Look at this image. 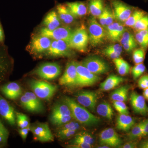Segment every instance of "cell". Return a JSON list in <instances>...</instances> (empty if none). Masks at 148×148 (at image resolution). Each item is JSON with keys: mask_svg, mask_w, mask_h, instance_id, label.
Masks as SVG:
<instances>
[{"mask_svg": "<svg viewBox=\"0 0 148 148\" xmlns=\"http://www.w3.org/2000/svg\"><path fill=\"white\" fill-rule=\"evenodd\" d=\"M143 96L146 100L148 101V88L144 89V92H143Z\"/></svg>", "mask_w": 148, "mask_h": 148, "instance_id": "60", "label": "cell"}, {"mask_svg": "<svg viewBox=\"0 0 148 148\" xmlns=\"http://www.w3.org/2000/svg\"><path fill=\"white\" fill-rule=\"evenodd\" d=\"M104 0H90L88 3V9L93 17H98L104 10Z\"/></svg>", "mask_w": 148, "mask_h": 148, "instance_id": "27", "label": "cell"}, {"mask_svg": "<svg viewBox=\"0 0 148 148\" xmlns=\"http://www.w3.org/2000/svg\"><path fill=\"white\" fill-rule=\"evenodd\" d=\"M77 87L90 86L98 82L101 78L93 73L81 63L77 62Z\"/></svg>", "mask_w": 148, "mask_h": 148, "instance_id": "8", "label": "cell"}, {"mask_svg": "<svg viewBox=\"0 0 148 148\" xmlns=\"http://www.w3.org/2000/svg\"><path fill=\"white\" fill-rule=\"evenodd\" d=\"M81 63L90 72L97 75L106 73L110 69L106 61L95 56L86 57Z\"/></svg>", "mask_w": 148, "mask_h": 148, "instance_id": "9", "label": "cell"}, {"mask_svg": "<svg viewBox=\"0 0 148 148\" xmlns=\"http://www.w3.org/2000/svg\"><path fill=\"white\" fill-rule=\"evenodd\" d=\"M4 34L2 27L0 22V43H2L4 40Z\"/></svg>", "mask_w": 148, "mask_h": 148, "instance_id": "57", "label": "cell"}, {"mask_svg": "<svg viewBox=\"0 0 148 148\" xmlns=\"http://www.w3.org/2000/svg\"><path fill=\"white\" fill-rule=\"evenodd\" d=\"M113 61L120 75H125L129 73L130 66L127 62L120 58L113 59Z\"/></svg>", "mask_w": 148, "mask_h": 148, "instance_id": "31", "label": "cell"}, {"mask_svg": "<svg viewBox=\"0 0 148 148\" xmlns=\"http://www.w3.org/2000/svg\"><path fill=\"white\" fill-rule=\"evenodd\" d=\"M137 143H135V142H130L122 145H121L119 148H135L137 147Z\"/></svg>", "mask_w": 148, "mask_h": 148, "instance_id": "56", "label": "cell"}, {"mask_svg": "<svg viewBox=\"0 0 148 148\" xmlns=\"http://www.w3.org/2000/svg\"><path fill=\"white\" fill-rule=\"evenodd\" d=\"M130 102L135 113L144 116L147 114L148 107L144 96L135 91L132 92L130 95Z\"/></svg>", "mask_w": 148, "mask_h": 148, "instance_id": "19", "label": "cell"}, {"mask_svg": "<svg viewBox=\"0 0 148 148\" xmlns=\"http://www.w3.org/2000/svg\"><path fill=\"white\" fill-rule=\"evenodd\" d=\"M143 124L144 121L140 122L131 128L132 129L127 135V137L129 140H133L141 138L143 132Z\"/></svg>", "mask_w": 148, "mask_h": 148, "instance_id": "33", "label": "cell"}, {"mask_svg": "<svg viewBox=\"0 0 148 148\" xmlns=\"http://www.w3.org/2000/svg\"><path fill=\"white\" fill-rule=\"evenodd\" d=\"M138 46V42H131L122 45L123 47L127 52H130L134 50Z\"/></svg>", "mask_w": 148, "mask_h": 148, "instance_id": "53", "label": "cell"}, {"mask_svg": "<svg viewBox=\"0 0 148 148\" xmlns=\"http://www.w3.org/2000/svg\"><path fill=\"white\" fill-rule=\"evenodd\" d=\"M81 128V124L76 121H71L66 124L59 126L57 131H69L74 130L78 131Z\"/></svg>", "mask_w": 148, "mask_h": 148, "instance_id": "34", "label": "cell"}, {"mask_svg": "<svg viewBox=\"0 0 148 148\" xmlns=\"http://www.w3.org/2000/svg\"><path fill=\"white\" fill-rule=\"evenodd\" d=\"M9 132L0 119V146H3L7 143Z\"/></svg>", "mask_w": 148, "mask_h": 148, "instance_id": "37", "label": "cell"}, {"mask_svg": "<svg viewBox=\"0 0 148 148\" xmlns=\"http://www.w3.org/2000/svg\"><path fill=\"white\" fill-rule=\"evenodd\" d=\"M128 85L123 86L116 88L111 93L110 98L113 101L125 102L127 100V94L129 90Z\"/></svg>", "mask_w": 148, "mask_h": 148, "instance_id": "26", "label": "cell"}, {"mask_svg": "<svg viewBox=\"0 0 148 148\" xmlns=\"http://www.w3.org/2000/svg\"><path fill=\"white\" fill-rule=\"evenodd\" d=\"M120 23L119 22H114L112 23L106 27V36L109 40H110L112 36L116 30L119 26Z\"/></svg>", "mask_w": 148, "mask_h": 148, "instance_id": "46", "label": "cell"}, {"mask_svg": "<svg viewBox=\"0 0 148 148\" xmlns=\"http://www.w3.org/2000/svg\"><path fill=\"white\" fill-rule=\"evenodd\" d=\"M96 111L99 115L111 120L112 118L114 112L112 107L109 103L104 102L101 103L97 106Z\"/></svg>", "mask_w": 148, "mask_h": 148, "instance_id": "28", "label": "cell"}, {"mask_svg": "<svg viewBox=\"0 0 148 148\" xmlns=\"http://www.w3.org/2000/svg\"><path fill=\"white\" fill-rule=\"evenodd\" d=\"M63 102L68 105L71 109L73 119L81 124L86 126H92L98 124L101 119L90 112L86 108L74 99L65 96L63 99Z\"/></svg>", "mask_w": 148, "mask_h": 148, "instance_id": "1", "label": "cell"}, {"mask_svg": "<svg viewBox=\"0 0 148 148\" xmlns=\"http://www.w3.org/2000/svg\"><path fill=\"white\" fill-rule=\"evenodd\" d=\"M135 125L133 118L127 114H119L116 119V128L120 130L127 132Z\"/></svg>", "mask_w": 148, "mask_h": 148, "instance_id": "21", "label": "cell"}, {"mask_svg": "<svg viewBox=\"0 0 148 148\" xmlns=\"http://www.w3.org/2000/svg\"><path fill=\"white\" fill-rule=\"evenodd\" d=\"M103 53L107 57L113 59L120 58L121 54L120 53L113 52V51L106 50L105 49H104L103 50Z\"/></svg>", "mask_w": 148, "mask_h": 148, "instance_id": "50", "label": "cell"}, {"mask_svg": "<svg viewBox=\"0 0 148 148\" xmlns=\"http://www.w3.org/2000/svg\"><path fill=\"white\" fill-rule=\"evenodd\" d=\"M145 66L143 63L136 64L132 69V74L134 79H137L141 76L145 72Z\"/></svg>", "mask_w": 148, "mask_h": 148, "instance_id": "39", "label": "cell"}, {"mask_svg": "<svg viewBox=\"0 0 148 148\" xmlns=\"http://www.w3.org/2000/svg\"><path fill=\"white\" fill-rule=\"evenodd\" d=\"M113 106L114 108L120 114H129V112L128 108L124 102L113 101Z\"/></svg>", "mask_w": 148, "mask_h": 148, "instance_id": "40", "label": "cell"}, {"mask_svg": "<svg viewBox=\"0 0 148 148\" xmlns=\"http://www.w3.org/2000/svg\"><path fill=\"white\" fill-rule=\"evenodd\" d=\"M73 30L68 26L59 27L51 31L44 28L40 30L39 34L48 37L52 40H62L69 43Z\"/></svg>", "mask_w": 148, "mask_h": 148, "instance_id": "12", "label": "cell"}, {"mask_svg": "<svg viewBox=\"0 0 148 148\" xmlns=\"http://www.w3.org/2000/svg\"><path fill=\"white\" fill-rule=\"evenodd\" d=\"M144 124L143 132L141 138L146 137L148 135V119L145 120L144 121Z\"/></svg>", "mask_w": 148, "mask_h": 148, "instance_id": "55", "label": "cell"}, {"mask_svg": "<svg viewBox=\"0 0 148 148\" xmlns=\"http://www.w3.org/2000/svg\"><path fill=\"white\" fill-rule=\"evenodd\" d=\"M106 27L113 23L114 17L113 11L108 6H106Z\"/></svg>", "mask_w": 148, "mask_h": 148, "instance_id": "47", "label": "cell"}, {"mask_svg": "<svg viewBox=\"0 0 148 148\" xmlns=\"http://www.w3.org/2000/svg\"><path fill=\"white\" fill-rule=\"evenodd\" d=\"M49 119L51 124L58 127L74 119L71 109L63 101L62 103H57L54 105Z\"/></svg>", "mask_w": 148, "mask_h": 148, "instance_id": "2", "label": "cell"}, {"mask_svg": "<svg viewBox=\"0 0 148 148\" xmlns=\"http://www.w3.org/2000/svg\"><path fill=\"white\" fill-rule=\"evenodd\" d=\"M77 131L74 130L69 131H57L56 136L60 140H64L71 138L77 134Z\"/></svg>", "mask_w": 148, "mask_h": 148, "instance_id": "45", "label": "cell"}, {"mask_svg": "<svg viewBox=\"0 0 148 148\" xmlns=\"http://www.w3.org/2000/svg\"><path fill=\"white\" fill-rule=\"evenodd\" d=\"M77 62L67 63L65 72L59 80V84L68 87H77Z\"/></svg>", "mask_w": 148, "mask_h": 148, "instance_id": "13", "label": "cell"}, {"mask_svg": "<svg viewBox=\"0 0 148 148\" xmlns=\"http://www.w3.org/2000/svg\"><path fill=\"white\" fill-rule=\"evenodd\" d=\"M13 67V61L5 48L0 46V84L8 77Z\"/></svg>", "mask_w": 148, "mask_h": 148, "instance_id": "15", "label": "cell"}, {"mask_svg": "<svg viewBox=\"0 0 148 148\" xmlns=\"http://www.w3.org/2000/svg\"><path fill=\"white\" fill-rule=\"evenodd\" d=\"M114 19L120 22H125L132 13V8L119 0H112Z\"/></svg>", "mask_w": 148, "mask_h": 148, "instance_id": "17", "label": "cell"}, {"mask_svg": "<svg viewBox=\"0 0 148 148\" xmlns=\"http://www.w3.org/2000/svg\"><path fill=\"white\" fill-rule=\"evenodd\" d=\"M138 32L143 36H148V29H144V30L138 31Z\"/></svg>", "mask_w": 148, "mask_h": 148, "instance_id": "59", "label": "cell"}, {"mask_svg": "<svg viewBox=\"0 0 148 148\" xmlns=\"http://www.w3.org/2000/svg\"><path fill=\"white\" fill-rule=\"evenodd\" d=\"M72 49L66 41L52 40L49 48L44 54L51 57H71L75 55Z\"/></svg>", "mask_w": 148, "mask_h": 148, "instance_id": "7", "label": "cell"}, {"mask_svg": "<svg viewBox=\"0 0 148 148\" xmlns=\"http://www.w3.org/2000/svg\"><path fill=\"white\" fill-rule=\"evenodd\" d=\"M140 147L142 148H148V140L144 141L140 145Z\"/></svg>", "mask_w": 148, "mask_h": 148, "instance_id": "58", "label": "cell"}, {"mask_svg": "<svg viewBox=\"0 0 148 148\" xmlns=\"http://www.w3.org/2000/svg\"><path fill=\"white\" fill-rule=\"evenodd\" d=\"M30 131V126L25 128H20L18 130V133L23 140H25L27 139V135Z\"/></svg>", "mask_w": 148, "mask_h": 148, "instance_id": "54", "label": "cell"}, {"mask_svg": "<svg viewBox=\"0 0 148 148\" xmlns=\"http://www.w3.org/2000/svg\"><path fill=\"white\" fill-rule=\"evenodd\" d=\"M135 38L138 43L143 49H146L148 47V36H143L137 32Z\"/></svg>", "mask_w": 148, "mask_h": 148, "instance_id": "44", "label": "cell"}, {"mask_svg": "<svg viewBox=\"0 0 148 148\" xmlns=\"http://www.w3.org/2000/svg\"><path fill=\"white\" fill-rule=\"evenodd\" d=\"M61 23L57 12L54 10L49 12L43 21V24L45 28L51 31L60 27Z\"/></svg>", "mask_w": 148, "mask_h": 148, "instance_id": "22", "label": "cell"}, {"mask_svg": "<svg viewBox=\"0 0 148 148\" xmlns=\"http://www.w3.org/2000/svg\"><path fill=\"white\" fill-rule=\"evenodd\" d=\"M98 148H110L109 146L105 145H102L101 147H98Z\"/></svg>", "mask_w": 148, "mask_h": 148, "instance_id": "61", "label": "cell"}, {"mask_svg": "<svg viewBox=\"0 0 148 148\" xmlns=\"http://www.w3.org/2000/svg\"><path fill=\"white\" fill-rule=\"evenodd\" d=\"M123 77L116 75H110L100 84V89L102 91H108L116 87L120 84L125 81Z\"/></svg>", "mask_w": 148, "mask_h": 148, "instance_id": "24", "label": "cell"}, {"mask_svg": "<svg viewBox=\"0 0 148 148\" xmlns=\"http://www.w3.org/2000/svg\"><path fill=\"white\" fill-rule=\"evenodd\" d=\"M122 48L123 47L121 45H120L119 44H115L108 46L105 49L106 50L121 54V52H122Z\"/></svg>", "mask_w": 148, "mask_h": 148, "instance_id": "49", "label": "cell"}, {"mask_svg": "<svg viewBox=\"0 0 148 148\" xmlns=\"http://www.w3.org/2000/svg\"><path fill=\"white\" fill-rule=\"evenodd\" d=\"M99 140L101 145L112 147H119L122 144V140L116 131L112 128L104 130L99 135Z\"/></svg>", "mask_w": 148, "mask_h": 148, "instance_id": "16", "label": "cell"}, {"mask_svg": "<svg viewBox=\"0 0 148 148\" xmlns=\"http://www.w3.org/2000/svg\"><path fill=\"white\" fill-rule=\"evenodd\" d=\"M52 40L41 35L32 38L29 46V51L35 55L45 54L51 45Z\"/></svg>", "mask_w": 148, "mask_h": 148, "instance_id": "11", "label": "cell"}, {"mask_svg": "<svg viewBox=\"0 0 148 148\" xmlns=\"http://www.w3.org/2000/svg\"><path fill=\"white\" fill-rule=\"evenodd\" d=\"M69 148H90L92 147V145L80 143H74L69 144L68 146Z\"/></svg>", "mask_w": 148, "mask_h": 148, "instance_id": "52", "label": "cell"}, {"mask_svg": "<svg viewBox=\"0 0 148 148\" xmlns=\"http://www.w3.org/2000/svg\"><path fill=\"white\" fill-rule=\"evenodd\" d=\"M138 86L142 89H145L148 88V75L141 77L138 82Z\"/></svg>", "mask_w": 148, "mask_h": 148, "instance_id": "48", "label": "cell"}, {"mask_svg": "<svg viewBox=\"0 0 148 148\" xmlns=\"http://www.w3.org/2000/svg\"><path fill=\"white\" fill-rule=\"evenodd\" d=\"M32 101L36 113H42L45 110L44 105L40 98L38 97L34 92H27L24 93Z\"/></svg>", "mask_w": 148, "mask_h": 148, "instance_id": "30", "label": "cell"}, {"mask_svg": "<svg viewBox=\"0 0 148 148\" xmlns=\"http://www.w3.org/2000/svg\"><path fill=\"white\" fill-rule=\"evenodd\" d=\"M88 33L89 42L94 47L102 44L107 38L106 30L93 16L88 21Z\"/></svg>", "mask_w": 148, "mask_h": 148, "instance_id": "3", "label": "cell"}, {"mask_svg": "<svg viewBox=\"0 0 148 148\" xmlns=\"http://www.w3.org/2000/svg\"><path fill=\"white\" fill-rule=\"evenodd\" d=\"M88 42L89 38L88 32L84 27L82 26L73 30L69 44L72 49L85 52L87 50Z\"/></svg>", "mask_w": 148, "mask_h": 148, "instance_id": "5", "label": "cell"}, {"mask_svg": "<svg viewBox=\"0 0 148 148\" xmlns=\"http://www.w3.org/2000/svg\"><path fill=\"white\" fill-rule=\"evenodd\" d=\"M80 143L92 145L94 143V139L92 135L86 132H80L77 133L73 138L70 141V144L74 143Z\"/></svg>", "mask_w": 148, "mask_h": 148, "instance_id": "29", "label": "cell"}, {"mask_svg": "<svg viewBox=\"0 0 148 148\" xmlns=\"http://www.w3.org/2000/svg\"><path fill=\"white\" fill-rule=\"evenodd\" d=\"M66 5L75 18L84 16L87 13V7L82 2L68 3Z\"/></svg>", "mask_w": 148, "mask_h": 148, "instance_id": "25", "label": "cell"}, {"mask_svg": "<svg viewBox=\"0 0 148 148\" xmlns=\"http://www.w3.org/2000/svg\"><path fill=\"white\" fill-rule=\"evenodd\" d=\"M145 51L142 48L137 49L133 51V61L135 64H139L143 63L145 59Z\"/></svg>", "mask_w": 148, "mask_h": 148, "instance_id": "41", "label": "cell"}, {"mask_svg": "<svg viewBox=\"0 0 148 148\" xmlns=\"http://www.w3.org/2000/svg\"><path fill=\"white\" fill-rule=\"evenodd\" d=\"M16 122L20 128H25L30 125L29 118L26 114L21 113H16Z\"/></svg>", "mask_w": 148, "mask_h": 148, "instance_id": "35", "label": "cell"}, {"mask_svg": "<svg viewBox=\"0 0 148 148\" xmlns=\"http://www.w3.org/2000/svg\"><path fill=\"white\" fill-rule=\"evenodd\" d=\"M75 97L78 103L92 112L95 111L98 96L94 91L81 90L76 93Z\"/></svg>", "mask_w": 148, "mask_h": 148, "instance_id": "14", "label": "cell"}, {"mask_svg": "<svg viewBox=\"0 0 148 148\" xmlns=\"http://www.w3.org/2000/svg\"><path fill=\"white\" fill-rule=\"evenodd\" d=\"M119 42L122 46L129 43L137 42L135 36L129 31H125L122 35Z\"/></svg>", "mask_w": 148, "mask_h": 148, "instance_id": "38", "label": "cell"}, {"mask_svg": "<svg viewBox=\"0 0 148 148\" xmlns=\"http://www.w3.org/2000/svg\"><path fill=\"white\" fill-rule=\"evenodd\" d=\"M145 15V12L143 11L135 10L131 13L128 18L125 21V24L127 27H132Z\"/></svg>", "mask_w": 148, "mask_h": 148, "instance_id": "32", "label": "cell"}, {"mask_svg": "<svg viewBox=\"0 0 148 148\" xmlns=\"http://www.w3.org/2000/svg\"><path fill=\"white\" fill-rule=\"evenodd\" d=\"M126 28L124 25L123 24H120L119 26L118 27L117 29L116 30L112 36L110 40L113 42H119L122 35L123 33L126 31Z\"/></svg>", "mask_w": 148, "mask_h": 148, "instance_id": "43", "label": "cell"}, {"mask_svg": "<svg viewBox=\"0 0 148 148\" xmlns=\"http://www.w3.org/2000/svg\"><path fill=\"white\" fill-rule=\"evenodd\" d=\"M57 14L62 23L67 25L73 24L75 17L71 13L66 5L58 4L56 7Z\"/></svg>", "mask_w": 148, "mask_h": 148, "instance_id": "23", "label": "cell"}, {"mask_svg": "<svg viewBox=\"0 0 148 148\" xmlns=\"http://www.w3.org/2000/svg\"><path fill=\"white\" fill-rule=\"evenodd\" d=\"M30 88L41 99L49 101L58 89L56 85L39 80L33 79L29 82Z\"/></svg>", "mask_w": 148, "mask_h": 148, "instance_id": "4", "label": "cell"}, {"mask_svg": "<svg viewBox=\"0 0 148 148\" xmlns=\"http://www.w3.org/2000/svg\"><path fill=\"white\" fill-rule=\"evenodd\" d=\"M106 9L105 7L103 12L98 17L99 23L105 29L107 27L106 25Z\"/></svg>", "mask_w": 148, "mask_h": 148, "instance_id": "51", "label": "cell"}, {"mask_svg": "<svg viewBox=\"0 0 148 148\" xmlns=\"http://www.w3.org/2000/svg\"><path fill=\"white\" fill-rule=\"evenodd\" d=\"M138 31L144 30L148 28V15H144L132 27Z\"/></svg>", "mask_w": 148, "mask_h": 148, "instance_id": "42", "label": "cell"}, {"mask_svg": "<svg viewBox=\"0 0 148 148\" xmlns=\"http://www.w3.org/2000/svg\"><path fill=\"white\" fill-rule=\"evenodd\" d=\"M30 131L36 140L41 143L52 142L54 140L49 126L46 123H38L30 125Z\"/></svg>", "mask_w": 148, "mask_h": 148, "instance_id": "10", "label": "cell"}, {"mask_svg": "<svg viewBox=\"0 0 148 148\" xmlns=\"http://www.w3.org/2000/svg\"><path fill=\"white\" fill-rule=\"evenodd\" d=\"M20 101L21 106L25 110L31 112L36 113V110L32 101L25 94L21 95Z\"/></svg>", "mask_w": 148, "mask_h": 148, "instance_id": "36", "label": "cell"}, {"mask_svg": "<svg viewBox=\"0 0 148 148\" xmlns=\"http://www.w3.org/2000/svg\"><path fill=\"white\" fill-rule=\"evenodd\" d=\"M34 73L42 79L52 80L60 75L61 68L59 64L56 62H47L37 67Z\"/></svg>", "mask_w": 148, "mask_h": 148, "instance_id": "6", "label": "cell"}, {"mask_svg": "<svg viewBox=\"0 0 148 148\" xmlns=\"http://www.w3.org/2000/svg\"><path fill=\"white\" fill-rule=\"evenodd\" d=\"M0 115L11 125L16 123V113L14 109L0 95Z\"/></svg>", "mask_w": 148, "mask_h": 148, "instance_id": "18", "label": "cell"}, {"mask_svg": "<svg viewBox=\"0 0 148 148\" xmlns=\"http://www.w3.org/2000/svg\"><path fill=\"white\" fill-rule=\"evenodd\" d=\"M1 90L5 96L10 100H16L22 95L21 87L16 82L8 83L3 86Z\"/></svg>", "mask_w": 148, "mask_h": 148, "instance_id": "20", "label": "cell"}]
</instances>
